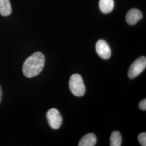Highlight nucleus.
<instances>
[{"label": "nucleus", "mask_w": 146, "mask_h": 146, "mask_svg": "<svg viewBox=\"0 0 146 146\" xmlns=\"http://www.w3.org/2000/svg\"><path fill=\"white\" fill-rule=\"evenodd\" d=\"M44 63L45 58L42 52H34L23 63L22 67L23 75L28 78L36 76L42 72Z\"/></svg>", "instance_id": "nucleus-1"}, {"label": "nucleus", "mask_w": 146, "mask_h": 146, "mask_svg": "<svg viewBox=\"0 0 146 146\" xmlns=\"http://www.w3.org/2000/svg\"><path fill=\"white\" fill-rule=\"evenodd\" d=\"M122 143V136L118 131H113L110 138V146H120Z\"/></svg>", "instance_id": "nucleus-10"}, {"label": "nucleus", "mask_w": 146, "mask_h": 146, "mask_svg": "<svg viewBox=\"0 0 146 146\" xmlns=\"http://www.w3.org/2000/svg\"><path fill=\"white\" fill-rule=\"evenodd\" d=\"M12 11L9 0H0V14L3 16L11 15Z\"/></svg>", "instance_id": "nucleus-9"}, {"label": "nucleus", "mask_w": 146, "mask_h": 146, "mask_svg": "<svg viewBox=\"0 0 146 146\" xmlns=\"http://www.w3.org/2000/svg\"><path fill=\"white\" fill-rule=\"evenodd\" d=\"M138 140L141 146H146V133L145 132L141 133L138 135Z\"/></svg>", "instance_id": "nucleus-11"}, {"label": "nucleus", "mask_w": 146, "mask_h": 146, "mask_svg": "<svg viewBox=\"0 0 146 146\" xmlns=\"http://www.w3.org/2000/svg\"><path fill=\"white\" fill-rule=\"evenodd\" d=\"M96 52L100 57L108 60L111 56V49L108 44L103 40H100L96 43Z\"/></svg>", "instance_id": "nucleus-5"}, {"label": "nucleus", "mask_w": 146, "mask_h": 146, "mask_svg": "<svg viewBox=\"0 0 146 146\" xmlns=\"http://www.w3.org/2000/svg\"><path fill=\"white\" fill-rule=\"evenodd\" d=\"M146 67V58L141 56L136 59L130 66L128 72V77L131 79L135 78L139 76Z\"/></svg>", "instance_id": "nucleus-3"}, {"label": "nucleus", "mask_w": 146, "mask_h": 146, "mask_svg": "<svg viewBox=\"0 0 146 146\" xmlns=\"http://www.w3.org/2000/svg\"><path fill=\"white\" fill-rule=\"evenodd\" d=\"M2 90L1 87V86H0V103H1V99H2Z\"/></svg>", "instance_id": "nucleus-13"}, {"label": "nucleus", "mask_w": 146, "mask_h": 146, "mask_svg": "<svg viewBox=\"0 0 146 146\" xmlns=\"http://www.w3.org/2000/svg\"><path fill=\"white\" fill-rule=\"evenodd\" d=\"M96 137L93 133H88L83 136L78 142V146H94L96 143Z\"/></svg>", "instance_id": "nucleus-7"}, {"label": "nucleus", "mask_w": 146, "mask_h": 146, "mask_svg": "<svg viewBox=\"0 0 146 146\" xmlns=\"http://www.w3.org/2000/svg\"><path fill=\"white\" fill-rule=\"evenodd\" d=\"M47 119L50 127L54 129H58L62 125V118L60 112L56 108H52L47 113Z\"/></svg>", "instance_id": "nucleus-4"}, {"label": "nucleus", "mask_w": 146, "mask_h": 146, "mask_svg": "<svg viewBox=\"0 0 146 146\" xmlns=\"http://www.w3.org/2000/svg\"><path fill=\"white\" fill-rule=\"evenodd\" d=\"M114 7V0H100V10L104 14H108L110 13L113 10Z\"/></svg>", "instance_id": "nucleus-8"}, {"label": "nucleus", "mask_w": 146, "mask_h": 146, "mask_svg": "<svg viewBox=\"0 0 146 146\" xmlns=\"http://www.w3.org/2000/svg\"><path fill=\"white\" fill-rule=\"evenodd\" d=\"M69 86L71 92L75 96L80 97L85 94L86 88L83 79L78 74H74L70 76Z\"/></svg>", "instance_id": "nucleus-2"}, {"label": "nucleus", "mask_w": 146, "mask_h": 146, "mask_svg": "<svg viewBox=\"0 0 146 146\" xmlns=\"http://www.w3.org/2000/svg\"><path fill=\"white\" fill-rule=\"evenodd\" d=\"M139 107L140 110H146V99H145L142 100L141 102L139 104Z\"/></svg>", "instance_id": "nucleus-12"}, {"label": "nucleus", "mask_w": 146, "mask_h": 146, "mask_svg": "<svg viewBox=\"0 0 146 146\" xmlns=\"http://www.w3.org/2000/svg\"><path fill=\"white\" fill-rule=\"evenodd\" d=\"M143 17L141 11L136 8H133L128 11L125 16V21L129 25H134Z\"/></svg>", "instance_id": "nucleus-6"}]
</instances>
